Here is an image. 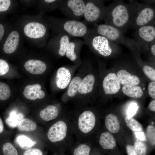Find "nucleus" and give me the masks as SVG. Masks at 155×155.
<instances>
[{
    "mask_svg": "<svg viewBox=\"0 0 155 155\" xmlns=\"http://www.w3.org/2000/svg\"><path fill=\"white\" fill-rule=\"evenodd\" d=\"M74 137L77 142L90 141V134L96 124V117L91 110L83 108L71 113Z\"/></svg>",
    "mask_w": 155,
    "mask_h": 155,
    "instance_id": "7ed1b4c3",
    "label": "nucleus"
},
{
    "mask_svg": "<svg viewBox=\"0 0 155 155\" xmlns=\"http://www.w3.org/2000/svg\"><path fill=\"white\" fill-rule=\"evenodd\" d=\"M133 147L138 155H146L147 146L143 141L137 140L135 142Z\"/></svg>",
    "mask_w": 155,
    "mask_h": 155,
    "instance_id": "f704fd0d",
    "label": "nucleus"
},
{
    "mask_svg": "<svg viewBox=\"0 0 155 155\" xmlns=\"http://www.w3.org/2000/svg\"><path fill=\"white\" fill-rule=\"evenodd\" d=\"M148 108L151 111H155V99L151 101L148 105Z\"/></svg>",
    "mask_w": 155,
    "mask_h": 155,
    "instance_id": "49530a36",
    "label": "nucleus"
},
{
    "mask_svg": "<svg viewBox=\"0 0 155 155\" xmlns=\"http://www.w3.org/2000/svg\"><path fill=\"white\" fill-rule=\"evenodd\" d=\"M12 1L10 0H0V14L7 12L12 7Z\"/></svg>",
    "mask_w": 155,
    "mask_h": 155,
    "instance_id": "c9c22d12",
    "label": "nucleus"
},
{
    "mask_svg": "<svg viewBox=\"0 0 155 155\" xmlns=\"http://www.w3.org/2000/svg\"><path fill=\"white\" fill-rule=\"evenodd\" d=\"M148 51H150L151 54L154 57L155 55V40L151 43Z\"/></svg>",
    "mask_w": 155,
    "mask_h": 155,
    "instance_id": "a18cd8bd",
    "label": "nucleus"
},
{
    "mask_svg": "<svg viewBox=\"0 0 155 155\" xmlns=\"http://www.w3.org/2000/svg\"><path fill=\"white\" fill-rule=\"evenodd\" d=\"M52 155H65L64 153H53Z\"/></svg>",
    "mask_w": 155,
    "mask_h": 155,
    "instance_id": "09e8293b",
    "label": "nucleus"
},
{
    "mask_svg": "<svg viewBox=\"0 0 155 155\" xmlns=\"http://www.w3.org/2000/svg\"><path fill=\"white\" fill-rule=\"evenodd\" d=\"M63 113L57 106L49 105L41 110L35 121L44 126L56 120Z\"/></svg>",
    "mask_w": 155,
    "mask_h": 155,
    "instance_id": "2eb2a0df",
    "label": "nucleus"
},
{
    "mask_svg": "<svg viewBox=\"0 0 155 155\" xmlns=\"http://www.w3.org/2000/svg\"><path fill=\"white\" fill-rule=\"evenodd\" d=\"M122 89L123 93L125 95L132 98H140L144 94L142 89L139 85H123Z\"/></svg>",
    "mask_w": 155,
    "mask_h": 155,
    "instance_id": "a878e982",
    "label": "nucleus"
},
{
    "mask_svg": "<svg viewBox=\"0 0 155 155\" xmlns=\"http://www.w3.org/2000/svg\"><path fill=\"white\" fill-rule=\"evenodd\" d=\"M45 19L49 28L57 34L65 33L72 37L84 38L90 30L85 23L80 21L53 17Z\"/></svg>",
    "mask_w": 155,
    "mask_h": 155,
    "instance_id": "20e7f679",
    "label": "nucleus"
},
{
    "mask_svg": "<svg viewBox=\"0 0 155 155\" xmlns=\"http://www.w3.org/2000/svg\"><path fill=\"white\" fill-rule=\"evenodd\" d=\"M9 66L7 61L0 59V76L5 75L9 71Z\"/></svg>",
    "mask_w": 155,
    "mask_h": 155,
    "instance_id": "4c0bfd02",
    "label": "nucleus"
},
{
    "mask_svg": "<svg viewBox=\"0 0 155 155\" xmlns=\"http://www.w3.org/2000/svg\"><path fill=\"white\" fill-rule=\"evenodd\" d=\"M9 135L10 133L5 129L4 123L0 117V138Z\"/></svg>",
    "mask_w": 155,
    "mask_h": 155,
    "instance_id": "79ce46f5",
    "label": "nucleus"
},
{
    "mask_svg": "<svg viewBox=\"0 0 155 155\" xmlns=\"http://www.w3.org/2000/svg\"><path fill=\"white\" fill-rule=\"evenodd\" d=\"M121 85L116 73L110 72L104 78L102 82V87L106 95H113L117 93L121 88Z\"/></svg>",
    "mask_w": 155,
    "mask_h": 155,
    "instance_id": "f3484780",
    "label": "nucleus"
},
{
    "mask_svg": "<svg viewBox=\"0 0 155 155\" xmlns=\"http://www.w3.org/2000/svg\"><path fill=\"white\" fill-rule=\"evenodd\" d=\"M11 91L8 85L6 84L0 82V101H6L10 97Z\"/></svg>",
    "mask_w": 155,
    "mask_h": 155,
    "instance_id": "72a5a7b5",
    "label": "nucleus"
},
{
    "mask_svg": "<svg viewBox=\"0 0 155 155\" xmlns=\"http://www.w3.org/2000/svg\"><path fill=\"white\" fill-rule=\"evenodd\" d=\"M147 136L148 139L152 145H155V128L152 125H148L147 128Z\"/></svg>",
    "mask_w": 155,
    "mask_h": 155,
    "instance_id": "e433bc0d",
    "label": "nucleus"
},
{
    "mask_svg": "<svg viewBox=\"0 0 155 155\" xmlns=\"http://www.w3.org/2000/svg\"><path fill=\"white\" fill-rule=\"evenodd\" d=\"M45 95V93L43 90H40L38 91V99H42L44 98Z\"/></svg>",
    "mask_w": 155,
    "mask_h": 155,
    "instance_id": "de8ad7c7",
    "label": "nucleus"
},
{
    "mask_svg": "<svg viewBox=\"0 0 155 155\" xmlns=\"http://www.w3.org/2000/svg\"><path fill=\"white\" fill-rule=\"evenodd\" d=\"M62 0H44L40 1V7L41 12H46L58 8Z\"/></svg>",
    "mask_w": 155,
    "mask_h": 155,
    "instance_id": "c85d7f7f",
    "label": "nucleus"
},
{
    "mask_svg": "<svg viewBox=\"0 0 155 155\" xmlns=\"http://www.w3.org/2000/svg\"><path fill=\"white\" fill-rule=\"evenodd\" d=\"M125 120L127 126L133 131L137 132L142 130L141 124L132 117L127 116L125 118Z\"/></svg>",
    "mask_w": 155,
    "mask_h": 155,
    "instance_id": "473e14b6",
    "label": "nucleus"
},
{
    "mask_svg": "<svg viewBox=\"0 0 155 155\" xmlns=\"http://www.w3.org/2000/svg\"><path fill=\"white\" fill-rule=\"evenodd\" d=\"M8 31V26L6 24L0 21V44L3 40Z\"/></svg>",
    "mask_w": 155,
    "mask_h": 155,
    "instance_id": "58836bf2",
    "label": "nucleus"
},
{
    "mask_svg": "<svg viewBox=\"0 0 155 155\" xmlns=\"http://www.w3.org/2000/svg\"><path fill=\"white\" fill-rule=\"evenodd\" d=\"M93 29L98 34L127 47L135 55L139 54L140 49L133 39L126 36L125 34L118 29L104 24L95 25Z\"/></svg>",
    "mask_w": 155,
    "mask_h": 155,
    "instance_id": "423d86ee",
    "label": "nucleus"
},
{
    "mask_svg": "<svg viewBox=\"0 0 155 155\" xmlns=\"http://www.w3.org/2000/svg\"><path fill=\"white\" fill-rule=\"evenodd\" d=\"M126 149L128 155H138L133 146L128 145L126 147Z\"/></svg>",
    "mask_w": 155,
    "mask_h": 155,
    "instance_id": "37998d69",
    "label": "nucleus"
},
{
    "mask_svg": "<svg viewBox=\"0 0 155 155\" xmlns=\"http://www.w3.org/2000/svg\"><path fill=\"white\" fill-rule=\"evenodd\" d=\"M90 141L75 142L69 150L71 155H90L91 148Z\"/></svg>",
    "mask_w": 155,
    "mask_h": 155,
    "instance_id": "4be33fe9",
    "label": "nucleus"
},
{
    "mask_svg": "<svg viewBox=\"0 0 155 155\" xmlns=\"http://www.w3.org/2000/svg\"><path fill=\"white\" fill-rule=\"evenodd\" d=\"M133 37L140 51H148L151 43L155 40V24L144 26L135 29Z\"/></svg>",
    "mask_w": 155,
    "mask_h": 155,
    "instance_id": "9b49d317",
    "label": "nucleus"
},
{
    "mask_svg": "<svg viewBox=\"0 0 155 155\" xmlns=\"http://www.w3.org/2000/svg\"><path fill=\"white\" fill-rule=\"evenodd\" d=\"M38 123L34 119L24 117L18 123L16 127L19 133L28 135L44 142V128Z\"/></svg>",
    "mask_w": 155,
    "mask_h": 155,
    "instance_id": "f8f14e48",
    "label": "nucleus"
},
{
    "mask_svg": "<svg viewBox=\"0 0 155 155\" xmlns=\"http://www.w3.org/2000/svg\"><path fill=\"white\" fill-rule=\"evenodd\" d=\"M25 69L29 73L34 74H40L46 70V66L43 61L35 59L27 61L24 65Z\"/></svg>",
    "mask_w": 155,
    "mask_h": 155,
    "instance_id": "aec40b11",
    "label": "nucleus"
},
{
    "mask_svg": "<svg viewBox=\"0 0 155 155\" xmlns=\"http://www.w3.org/2000/svg\"><path fill=\"white\" fill-rule=\"evenodd\" d=\"M116 73L121 85H139L140 83L139 77L124 69L119 70Z\"/></svg>",
    "mask_w": 155,
    "mask_h": 155,
    "instance_id": "a211bd4d",
    "label": "nucleus"
},
{
    "mask_svg": "<svg viewBox=\"0 0 155 155\" xmlns=\"http://www.w3.org/2000/svg\"><path fill=\"white\" fill-rule=\"evenodd\" d=\"M45 148L35 147L24 150H18L19 155H47Z\"/></svg>",
    "mask_w": 155,
    "mask_h": 155,
    "instance_id": "2f4dec72",
    "label": "nucleus"
},
{
    "mask_svg": "<svg viewBox=\"0 0 155 155\" xmlns=\"http://www.w3.org/2000/svg\"><path fill=\"white\" fill-rule=\"evenodd\" d=\"M10 135L0 138V155H19V151L10 140Z\"/></svg>",
    "mask_w": 155,
    "mask_h": 155,
    "instance_id": "6ab92c4d",
    "label": "nucleus"
},
{
    "mask_svg": "<svg viewBox=\"0 0 155 155\" xmlns=\"http://www.w3.org/2000/svg\"><path fill=\"white\" fill-rule=\"evenodd\" d=\"M44 140L46 148L53 153L69 150L75 142L71 113L64 112L57 119L44 126Z\"/></svg>",
    "mask_w": 155,
    "mask_h": 155,
    "instance_id": "f257e3e1",
    "label": "nucleus"
},
{
    "mask_svg": "<svg viewBox=\"0 0 155 155\" xmlns=\"http://www.w3.org/2000/svg\"><path fill=\"white\" fill-rule=\"evenodd\" d=\"M41 85L38 84L27 85L24 89V96L28 100H35L38 99V92L41 90Z\"/></svg>",
    "mask_w": 155,
    "mask_h": 155,
    "instance_id": "cd10ccee",
    "label": "nucleus"
},
{
    "mask_svg": "<svg viewBox=\"0 0 155 155\" xmlns=\"http://www.w3.org/2000/svg\"><path fill=\"white\" fill-rule=\"evenodd\" d=\"M71 79V74L67 68L62 67L58 70L56 76V84L59 88L64 89L67 86Z\"/></svg>",
    "mask_w": 155,
    "mask_h": 155,
    "instance_id": "412c9836",
    "label": "nucleus"
},
{
    "mask_svg": "<svg viewBox=\"0 0 155 155\" xmlns=\"http://www.w3.org/2000/svg\"><path fill=\"white\" fill-rule=\"evenodd\" d=\"M95 82V78L92 74L86 75L80 84L78 92L82 94L90 93L93 90Z\"/></svg>",
    "mask_w": 155,
    "mask_h": 155,
    "instance_id": "5701e85b",
    "label": "nucleus"
},
{
    "mask_svg": "<svg viewBox=\"0 0 155 155\" xmlns=\"http://www.w3.org/2000/svg\"><path fill=\"white\" fill-rule=\"evenodd\" d=\"M84 43V41L80 39H75L70 41L66 49V56L72 61H75L78 57L76 51L80 49Z\"/></svg>",
    "mask_w": 155,
    "mask_h": 155,
    "instance_id": "b1692460",
    "label": "nucleus"
},
{
    "mask_svg": "<svg viewBox=\"0 0 155 155\" xmlns=\"http://www.w3.org/2000/svg\"><path fill=\"white\" fill-rule=\"evenodd\" d=\"M49 28L44 19L40 16L38 20L26 23L22 27V33L29 40L36 41L39 45H46L49 36Z\"/></svg>",
    "mask_w": 155,
    "mask_h": 155,
    "instance_id": "6e6552de",
    "label": "nucleus"
},
{
    "mask_svg": "<svg viewBox=\"0 0 155 155\" xmlns=\"http://www.w3.org/2000/svg\"><path fill=\"white\" fill-rule=\"evenodd\" d=\"M85 7L83 14L86 23L96 24L103 20L105 6L100 0H85Z\"/></svg>",
    "mask_w": 155,
    "mask_h": 155,
    "instance_id": "9d476101",
    "label": "nucleus"
},
{
    "mask_svg": "<svg viewBox=\"0 0 155 155\" xmlns=\"http://www.w3.org/2000/svg\"><path fill=\"white\" fill-rule=\"evenodd\" d=\"M18 150H24L35 147L46 148L42 141L28 135L19 133L16 137L14 144Z\"/></svg>",
    "mask_w": 155,
    "mask_h": 155,
    "instance_id": "dca6fc26",
    "label": "nucleus"
},
{
    "mask_svg": "<svg viewBox=\"0 0 155 155\" xmlns=\"http://www.w3.org/2000/svg\"><path fill=\"white\" fill-rule=\"evenodd\" d=\"M135 134L136 138L140 141H146V137L144 133L142 131L135 132Z\"/></svg>",
    "mask_w": 155,
    "mask_h": 155,
    "instance_id": "c03bdc74",
    "label": "nucleus"
},
{
    "mask_svg": "<svg viewBox=\"0 0 155 155\" xmlns=\"http://www.w3.org/2000/svg\"><path fill=\"white\" fill-rule=\"evenodd\" d=\"M148 90L149 95L153 98L155 99V82L151 81L148 86Z\"/></svg>",
    "mask_w": 155,
    "mask_h": 155,
    "instance_id": "a19ab883",
    "label": "nucleus"
},
{
    "mask_svg": "<svg viewBox=\"0 0 155 155\" xmlns=\"http://www.w3.org/2000/svg\"><path fill=\"white\" fill-rule=\"evenodd\" d=\"M114 0L105 7L103 18L105 24L114 27L124 34L131 28L132 16L131 1Z\"/></svg>",
    "mask_w": 155,
    "mask_h": 155,
    "instance_id": "f03ea898",
    "label": "nucleus"
},
{
    "mask_svg": "<svg viewBox=\"0 0 155 155\" xmlns=\"http://www.w3.org/2000/svg\"><path fill=\"white\" fill-rule=\"evenodd\" d=\"M137 62L142 65V70L146 76L151 81L155 82V70L152 66L145 64L140 59L139 55H135Z\"/></svg>",
    "mask_w": 155,
    "mask_h": 155,
    "instance_id": "c756f323",
    "label": "nucleus"
},
{
    "mask_svg": "<svg viewBox=\"0 0 155 155\" xmlns=\"http://www.w3.org/2000/svg\"><path fill=\"white\" fill-rule=\"evenodd\" d=\"M21 37V32L17 29L8 30L1 43L3 52L7 54L15 52L20 45Z\"/></svg>",
    "mask_w": 155,
    "mask_h": 155,
    "instance_id": "ddd939ff",
    "label": "nucleus"
},
{
    "mask_svg": "<svg viewBox=\"0 0 155 155\" xmlns=\"http://www.w3.org/2000/svg\"><path fill=\"white\" fill-rule=\"evenodd\" d=\"M84 43L95 53L106 58L113 57L119 53V44L90 29L84 38Z\"/></svg>",
    "mask_w": 155,
    "mask_h": 155,
    "instance_id": "39448f33",
    "label": "nucleus"
},
{
    "mask_svg": "<svg viewBox=\"0 0 155 155\" xmlns=\"http://www.w3.org/2000/svg\"><path fill=\"white\" fill-rule=\"evenodd\" d=\"M105 124L107 129L112 133H117L119 130L120 125L118 118L113 114H108L106 116Z\"/></svg>",
    "mask_w": 155,
    "mask_h": 155,
    "instance_id": "bb28decb",
    "label": "nucleus"
},
{
    "mask_svg": "<svg viewBox=\"0 0 155 155\" xmlns=\"http://www.w3.org/2000/svg\"><path fill=\"white\" fill-rule=\"evenodd\" d=\"M85 0H62L58 9L67 18L79 21L83 16Z\"/></svg>",
    "mask_w": 155,
    "mask_h": 155,
    "instance_id": "1a4fd4ad",
    "label": "nucleus"
},
{
    "mask_svg": "<svg viewBox=\"0 0 155 155\" xmlns=\"http://www.w3.org/2000/svg\"><path fill=\"white\" fill-rule=\"evenodd\" d=\"M138 106L135 102H132L130 104L128 108L127 114L128 116L133 117L136 113Z\"/></svg>",
    "mask_w": 155,
    "mask_h": 155,
    "instance_id": "ea45409f",
    "label": "nucleus"
},
{
    "mask_svg": "<svg viewBox=\"0 0 155 155\" xmlns=\"http://www.w3.org/2000/svg\"><path fill=\"white\" fill-rule=\"evenodd\" d=\"M81 80V78L78 76L74 77L72 79L67 91V94L69 96L72 97L76 94Z\"/></svg>",
    "mask_w": 155,
    "mask_h": 155,
    "instance_id": "7c9ffc66",
    "label": "nucleus"
},
{
    "mask_svg": "<svg viewBox=\"0 0 155 155\" xmlns=\"http://www.w3.org/2000/svg\"><path fill=\"white\" fill-rule=\"evenodd\" d=\"M98 143L104 149H112L116 146V142L112 135L107 131L101 133L99 137Z\"/></svg>",
    "mask_w": 155,
    "mask_h": 155,
    "instance_id": "393cba45",
    "label": "nucleus"
},
{
    "mask_svg": "<svg viewBox=\"0 0 155 155\" xmlns=\"http://www.w3.org/2000/svg\"><path fill=\"white\" fill-rule=\"evenodd\" d=\"M71 37L65 33L57 34L49 40L47 47L56 51L59 56H63L65 55L67 48Z\"/></svg>",
    "mask_w": 155,
    "mask_h": 155,
    "instance_id": "4468645a",
    "label": "nucleus"
},
{
    "mask_svg": "<svg viewBox=\"0 0 155 155\" xmlns=\"http://www.w3.org/2000/svg\"><path fill=\"white\" fill-rule=\"evenodd\" d=\"M131 1L132 16L130 28L135 30L144 26L155 24V8L153 5Z\"/></svg>",
    "mask_w": 155,
    "mask_h": 155,
    "instance_id": "0eeeda50",
    "label": "nucleus"
}]
</instances>
